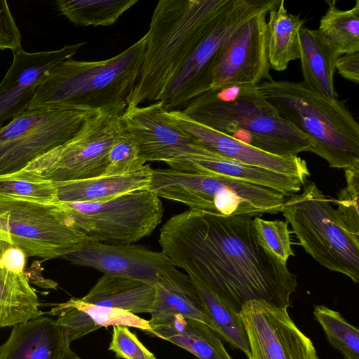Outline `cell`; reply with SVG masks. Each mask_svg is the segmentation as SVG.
I'll return each mask as SVG.
<instances>
[{"mask_svg":"<svg viewBox=\"0 0 359 359\" xmlns=\"http://www.w3.org/2000/svg\"><path fill=\"white\" fill-rule=\"evenodd\" d=\"M302 81L311 90L331 99H337L334 76L338 55L321 37L317 29L302 27L299 32Z\"/></svg>","mask_w":359,"mask_h":359,"instance_id":"24","label":"cell"},{"mask_svg":"<svg viewBox=\"0 0 359 359\" xmlns=\"http://www.w3.org/2000/svg\"><path fill=\"white\" fill-rule=\"evenodd\" d=\"M21 34L8 3L0 0V50L13 52L22 49Z\"/></svg>","mask_w":359,"mask_h":359,"instance_id":"38","label":"cell"},{"mask_svg":"<svg viewBox=\"0 0 359 359\" xmlns=\"http://www.w3.org/2000/svg\"><path fill=\"white\" fill-rule=\"evenodd\" d=\"M167 165L169 168L179 171L222 175L259 185L276 191L285 197L298 194L304 185L297 177L243 163L215 153L194 140L186 153Z\"/></svg>","mask_w":359,"mask_h":359,"instance_id":"19","label":"cell"},{"mask_svg":"<svg viewBox=\"0 0 359 359\" xmlns=\"http://www.w3.org/2000/svg\"><path fill=\"white\" fill-rule=\"evenodd\" d=\"M144 165L137 145L122 129L109 151L107 167L102 175L130 173L140 170Z\"/></svg>","mask_w":359,"mask_h":359,"instance_id":"35","label":"cell"},{"mask_svg":"<svg viewBox=\"0 0 359 359\" xmlns=\"http://www.w3.org/2000/svg\"><path fill=\"white\" fill-rule=\"evenodd\" d=\"M156 297L149 321L181 315L199 320L217 332L216 327L205 313L196 290L191 283L156 284Z\"/></svg>","mask_w":359,"mask_h":359,"instance_id":"30","label":"cell"},{"mask_svg":"<svg viewBox=\"0 0 359 359\" xmlns=\"http://www.w3.org/2000/svg\"><path fill=\"white\" fill-rule=\"evenodd\" d=\"M280 0H230L214 25L186 60L161 95L165 111L182 109L194 97L211 88L218 53L229 36L241 25L269 12Z\"/></svg>","mask_w":359,"mask_h":359,"instance_id":"11","label":"cell"},{"mask_svg":"<svg viewBox=\"0 0 359 359\" xmlns=\"http://www.w3.org/2000/svg\"><path fill=\"white\" fill-rule=\"evenodd\" d=\"M328 8L317 29L338 55L359 51V0L348 10H341L336 1L327 0Z\"/></svg>","mask_w":359,"mask_h":359,"instance_id":"29","label":"cell"},{"mask_svg":"<svg viewBox=\"0 0 359 359\" xmlns=\"http://www.w3.org/2000/svg\"><path fill=\"white\" fill-rule=\"evenodd\" d=\"M57 316L56 323L64 330L68 341L78 339L101 327L122 325L151 331L149 320L130 312L102 306L72 297L57 304L49 312Z\"/></svg>","mask_w":359,"mask_h":359,"instance_id":"21","label":"cell"},{"mask_svg":"<svg viewBox=\"0 0 359 359\" xmlns=\"http://www.w3.org/2000/svg\"><path fill=\"white\" fill-rule=\"evenodd\" d=\"M313 316L319 323L329 344L344 359H359V331L341 315L324 305H316Z\"/></svg>","mask_w":359,"mask_h":359,"instance_id":"32","label":"cell"},{"mask_svg":"<svg viewBox=\"0 0 359 359\" xmlns=\"http://www.w3.org/2000/svg\"><path fill=\"white\" fill-rule=\"evenodd\" d=\"M72 264L113 275L156 284H188L190 277L181 272L161 251L133 244H108L89 240L79 250L63 256Z\"/></svg>","mask_w":359,"mask_h":359,"instance_id":"13","label":"cell"},{"mask_svg":"<svg viewBox=\"0 0 359 359\" xmlns=\"http://www.w3.org/2000/svg\"><path fill=\"white\" fill-rule=\"evenodd\" d=\"M86 43L67 45L55 50L28 53L22 48L13 52L12 64L0 83V129L6 121L27 109L48 72L72 58Z\"/></svg>","mask_w":359,"mask_h":359,"instance_id":"17","label":"cell"},{"mask_svg":"<svg viewBox=\"0 0 359 359\" xmlns=\"http://www.w3.org/2000/svg\"><path fill=\"white\" fill-rule=\"evenodd\" d=\"M146 34L119 54L104 60L72 58L51 69L27 110L65 109L121 116L134 88L146 48Z\"/></svg>","mask_w":359,"mask_h":359,"instance_id":"3","label":"cell"},{"mask_svg":"<svg viewBox=\"0 0 359 359\" xmlns=\"http://www.w3.org/2000/svg\"><path fill=\"white\" fill-rule=\"evenodd\" d=\"M122 129L121 116L100 112L88 118L70 140L13 175L53 183L102 175L109 151Z\"/></svg>","mask_w":359,"mask_h":359,"instance_id":"9","label":"cell"},{"mask_svg":"<svg viewBox=\"0 0 359 359\" xmlns=\"http://www.w3.org/2000/svg\"><path fill=\"white\" fill-rule=\"evenodd\" d=\"M44 314L25 271L0 263V328L34 319Z\"/></svg>","mask_w":359,"mask_h":359,"instance_id":"26","label":"cell"},{"mask_svg":"<svg viewBox=\"0 0 359 359\" xmlns=\"http://www.w3.org/2000/svg\"><path fill=\"white\" fill-rule=\"evenodd\" d=\"M152 168L145 164L135 172L118 175L55 183L60 202L104 201L125 194L149 189Z\"/></svg>","mask_w":359,"mask_h":359,"instance_id":"23","label":"cell"},{"mask_svg":"<svg viewBox=\"0 0 359 359\" xmlns=\"http://www.w3.org/2000/svg\"><path fill=\"white\" fill-rule=\"evenodd\" d=\"M336 70L344 79L358 84L359 82V51L340 55L336 62Z\"/></svg>","mask_w":359,"mask_h":359,"instance_id":"40","label":"cell"},{"mask_svg":"<svg viewBox=\"0 0 359 359\" xmlns=\"http://www.w3.org/2000/svg\"><path fill=\"white\" fill-rule=\"evenodd\" d=\"M230 0H161L146 33L137 81L128 106L155 102L214 25Z\"/></svg>","mask_w":359,"mask_h":359,"instance_id":"2","label":"cell"},{"mask_svg":"<svg viewBox=\"0 0 359 359\" xmlns=\"http://www.w3.org/2000/svg\"><path fill=\"white\" fill-rule=\"evenodd\" d=\"M346 186L331 201L337 205L339 213L348 230L359 238V165L344 169Z\"/></svg>","mask_w":359,"mask_h":359,"instance_id":"36","label":"cell"},{"mask_svg":"<svg viewBox=\"0 0 359 359\" xmlns=\"http://www.w3.org/2000/svg\"><path fill=\"white\" fill-rule=\"evenodd\" d=\"M148 334L167 340L199 359H233L218 334L206 324L181 315L149 321Z\"/></svg>","mask_w":359,"mask_h":359,"instance_id":"22","label":"cell"},{"mask_svg":"<svg viewBox=\"0 0 359 359\" xmlns=\"http://www.w3.org/2000/svg\"><path fill=\"white\" fill-rule=\"evenodd\" d=\"M268 13L250 18L226 39L218 53L210 89L272 80L266 48Z\"/></svg>","mask_w":359,"mask_h":359,"instance_id":"15","label":"cell"},{"mask_svg":"<svg viewBox=\"0 0 359 359\" xmlns=\"http://www.w3.org/2000/svg\"><path fill=\"white\" fill-rule=\"evenodd\" d=\"M57 203L72 227L108 244H133L149 236L163 215L160 198L149 189L104 201Z\"/></svg>","mask_w":359,"mask_h":359,"instance_id":"8","label":"cell"},{"mask_svg":"<svg viewBox=\"0 0 359 359\" xmlns=\"http://www.w3.org/2000/svg\"><path fill=\"white\" fill-rule=\"evenodd\" d=\"M247 334L248 359H319L287 309L264 300L245 303L239 312Z\"/></svg>","mask_w":359,"mask_h":359,"instance_id":"14","label":"cell"},{"mask_svg":"<svg viewBox=\"0 0 359 359\" xmlns=\"http://www.w3.org/2000/svg\"><path fill=\"white\" fill-rule=\"evenodd\" d=\"M303 187L302 194L286 198L281 208L299 245L323 266L358 283L359 238L315 182Z\"/></svg>","mask_w":359,"mask_h":359,"instance_id":"6","label":"cell"},{"mask_svg":"<svg viewBox=\"0 0 359 359\" xmlns=\"http://www.w3.org/2000/svg\"><path fill=\"white\" fill-rule=\"evenodd\" d=\"M123 130L135 141L144 163L166 164L182 156L194 139L168 114L161 102L127 106L121 116Z\"/></svg>","mask_w":359,"mask_h":359,"instance_id":"16","label":"cell"},{"mask_svg":"<svg viewBox=\"0 0 359 359\" xmlns=\"http://www.w3.org/2000/svg\"><path fill=\"white\" fill-rule=\"evenodd\" d=\"M155 297V285L103 274L88 292L80 299L85 302L121 309L136 315L151 313Z\"/></svg>","mask_w":359,"mask_h":359,"instance_id":"25","label":"cell"},{"mask_svg":"<svg viewBox=\"0 0 359 359\" xmlns=\"http://www.w3.org/2000/svg\"><path fill=\"white\" fill-rule=\"evenodd\" d=\"M288 224L286 220H266L259 216L253 219L254 228L261 246L285 265H287L290 257L294 256Z\"/></svg>","mask_w":359,"mask_h":359,"instance_id":"33","label":"cell"},{"mask_svg":"<svg viewBox=\"0 0 359 359\" xmlns=\"http://www.w3.org/2000/svg\"><path fill=\"white\" fill-rule=\"evenodd\" d=\"M64 359H81L71 349L68 351Z\"/></svg>","mask_w":359,"mask_h":359,"instance_id":"41","label":"cell"},{"mask_svg":"<svg viewBox=\"0 0 359 359\" xmlns=\"http://www.w3.org/2000/svg\"><path fill=\"white\" fill-rule=\"evenodd\" d=\"M257 88L282 118L311 141V152L330 167L359 165V126L345 100L325 97L302 81L272 79Z\"/></svg>","mask_w":359,"mask_h":359,"instance_id":"5","label":"cell"},{"mask_svg":"<svg viewBox=\"0 0 359 359\" xmlns=\"http://www.w3.org/2000/svg\"><path fill=\"white\" fill-rule=\"evenodd\" d=\"M109 350L121 359H156L126 326H113Z\"/></svg>","mask_w":359,"mask_h":359,"instance_id":"37","label":"cell"},{"mask_svg":"<svg viewBox=\"0 0 359 359\" xmlns=\"http://www.w3.org/2000/svg\"><path fill=\"white\" fill-rule=\"evenodd\" d=\"M0 194L41 203L57 202L55 183L13 175L0 176Z\"/></svg>","mask_w":359,"mask_h":359,"instance_id":"34","label":"cell"},{"mask_svg":"<svg viewBox=\"0 0 359 359\" xmlns=\"http://www.w3.org/2000/svg\"><path fill=\"white\" fill-rule=\"evenodd\" d=\"M191 280L203 309L215 325L218 335L231 346L248 356V339L239 312L234 310L217 292L193 278Z\"/></svg>","mask_w":359,"mask_h":359,"instance_id":"28","label":"cell"},{"mask_svg":"<svg viewBox=\"0 0 359 359\" xmlns=\"http://www.w3.org/2000/svg\"><path fill=\"white\" fill-rule=\"evenodd\" d=\"M27 256L17 245L0 236V263L18 271H25Z\"/></svg>","mask_w":359,"mask_h":359,"instance_id":"39","label":"cell"},{"mask_svg":"<svg viewBox=\"0 0 359 359\" xmlns=\"http://www.w3.org/2000/svg\"><path fill=\"white\" fill-rule=\"evenodd\" d=\"M93 111L26 110L0 129V176L16 173L36 158L64 144Z\"/></svg>","mask_w":359,"mask_h":359,"instance_id":"12","label":"cell"},{"mask_svg":"<svg viewBox=\"0 0 359 359\" xmlns=\"http://www.w3.org/2000/svg\"><path fill=\"white\" fill-rule=\"evenodd\" d=\"M137 0H59L57 10L76 26H109Z\"/></svg>","mask_w":359,"mask_h":359,"instance_id":"31","label":"cell"},{"mask_svg":"<svg viewBox=\"0 0 359 359\" xmlns=\"http://www.w3.org/2000/svg\"><path fill=\"white\" fill-rule=\"evenodd\" d=\"M181 111L199 123L271 154L294 156L313 148L311 141L278 115L257 86L210 89Z\"/></svg>","mask_w":359,"mask_h":359,"instance_id":"4","label":"cell"},{"mask_svg":"<svg viewBox=\"0 0 359 359\" xmlns=\"http://www.w3.org/2000/svg\"><path fill=\"white\" fill-rule=\"evenodd\" d=\"M0 236L27 257L62 258L90 239L72 227L57 202H36L0 194Z\"/></svg>","mask_w":359,"mask_h":359,"instance_id":"10","label":"cell"},{"mask_svg":"<svg viewBox=\"0 0 359 359\" xmlns=\"http://www.w3.org/2000/svg\"><path fill=\"white\" fill-rule=\"evenodd\" d=\"M252 217L189 209L162 226L158 242L176 267L236 311L258 299L287 309L297 276L261 246Z\"/></svg>","mask_w":359,"mask_h":359,"instance_id":"1","label":"cell"},{"mask_svg":"<svg viewBox=\"0 0 359 359\" xmlns=\"http://www.w3.org/2000/svg\"><path fill=\"white\" fill-rule=\"evenodd\" d=\"M168 114L196 142L215 153L297 177L304 184L310 176L306 161L298 156H280L262 151L192 120L181 110L170 111Z\"/></svg>","mask_w":359,"mask_h":359,"instance_id":"18","label":"cell"},{"mask_svg":"<svg viewBox=\"0 0 359 359\" xmlns=\"http://www.w3.org/2000/svg\"><path fill=\"white\" fill-rule=\"evenodd\" d=\"M149 190L189 209L225 216L278 214L287 198L273 189L233 178L171 168L152 169Z\"/></svg>","mask_w":359,"mask_h":359,"instance_id":"7","label":"cell"},{"mask_svg":"<svg viewBox=\"0 0 359 359\" xmlns=\"http://www.w3.org/2000/svg\"><path fill=\"white\" fill-rule=\"evenodd\" d=\"M70 343L63 328L49 317L15 325L0 345V359H64Z\"/></svg>","mask_w":359,"mask_h":359,"instance_id":"20","label":"cell"},{"mask_svg":"<svg viewBox=\"0 0 359 359\" xmlns=\"http://www.w3.org/2000/svg\"><path fill=\"white\" fill-rule=\"evenodd\" d=\"M280 0L269 12L266 20V48L270 68L282 72L291 61L299 57V32L304 21L298 15L290 13Z\"/></svg>","mask_w":359,"mask_h":359,"instance_id":"27","label":"cell"}]
</instances>
